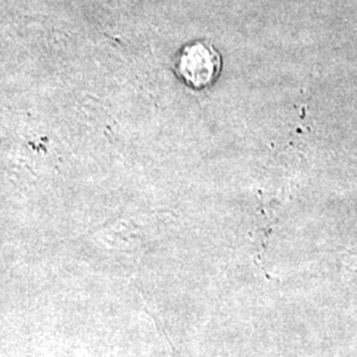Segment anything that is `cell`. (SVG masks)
I'll return each mask as SVG.
<instances>
[{"instance_id": "6da1fadb", "label": "cell", "mask_w": 357, "mask_h": 357, "mask_svg": "<svg viewBox=\"0 0 357 357\" xmlns=\"http://www.w3.org/2000/svg\"><path fill=\"white\" fill-rule=\"evenodd\" d=\"M175 68L190 88L205 89L216 82L222 69V59L211 43L196 40L178 52Z\"/></svg>"}]
</instances>
